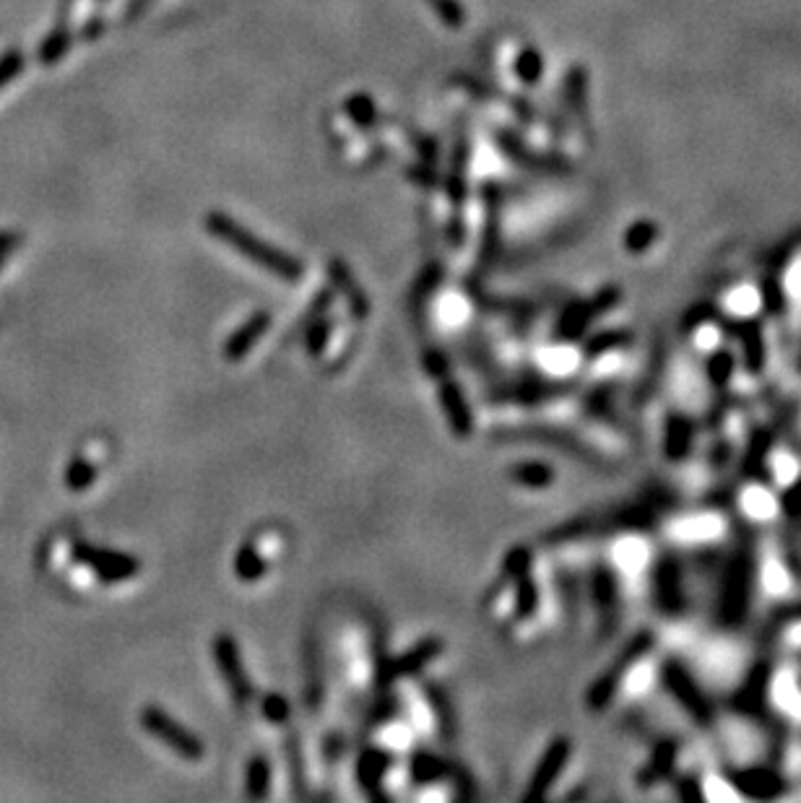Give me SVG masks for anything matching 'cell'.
<instances>
[{"mask_svg":"<svg viewBox=\"0 0 801 803\" xmlns=\"http://www.w3.org/2000/svg\"><path fill=\"white\" fill-rule=\"evenodd\" d=\"M268 564L261 557V551L255 549L253 544H242L235 557V575L240 577L242 583H258L266 575Z\"/></svg>","mask_w":801,"mask_h":803,"instance_id":"e0dca14e","label":"cell"},{"mask_svg":"<svg viewBox=\"0 0 801 803\" xmlns=\"http://www.w3.org/2000/svg\"><path fill=\"white\" fill-rule=\"evenodd\" d=\"M669 533L679 544H705L723 533V520L718 515H690L669 525Z\"/></svg>","mask_w":801,"mask_h":803,"instance_id":"ba28073f","label":"cell"},{"mask_svg":"<svg viewBox=\"0 0 801 803\" xmlns=\"http://www.w3.org/2000/svg\"><path fill=\"white\" fill-rule=\"evenodd\" d=\"M708 796L710 798H734V791L729 785H723V780H708Z\"/></svg>","mask_w":801,"mask_h":803,"instance_id":"d6a6232c","label":"cell"},{"mask_svg":"<svg viewBox=\"0 0 801 803\" xmlns=\"http://www.w3.org/2000/svg\"><path fill=\"white\" fill-rule=\"evenodd\" d=\"M437 396H440V403H443L445 408V416H448V424L450 429H453V434L456 437H461V440H466L471 434V429H474V419H471V411H469V403H466V398H463L461 388H458L453 380H440V390H437Z\"/></svg>","mask_w":801,"mask_h":803,"instance_id":"52a82bcc","label":"cell"},{"mask_svg":"<svg viewBox=\"0 0 801 803\" xmlns=\"http://www.w3.org/2000/svg\"><path fill=\"white\" fill-rule=\"evenodd\" d=\"M773 702L788 718H801V687L796 676L781 674L773 681Z\"/></svg>","mask_w":801,"mask_h":803,"instance_id":"4fadbf2b","label":"cell"},{"mask_svg":"<svg viewBox=\"0 0 801 803\" xmlns=\"http://www.w3.org/2000/svg\"><path fill=\"white\" fill-rule=\"evenodd\" d=\"M565 746L562 744H554L552 749H549V754L544 757V762H541L539 772L534 775V783H531V788H528L526 798L528 801H534V798H541L544 793H547L549 783L554 780V775H557V770L562 767V762H565Z\"/></svg>","mask_w":801,"mask_h":803,"instance_id":"2e32d148","label":"cell"},{"mask_svg":"<svg viewBox=\"0 0 801 803\" xmlns=\"http://www.w3.org/2000/svg\"><path fill=\"white\" fill-rule=\"evenodd\" d=\"M424 370L427 375L435 377V380H445L448 377V359L440 354V351H424Z\"/></svg>","mask_w":801,"mask_h":803,"instance_id":"83f0119b","label":"cell"},{"mask_svg":"<svg viewBox=\"0 0 801 803\" xmlns=\"http://www.w3.org/2000/svg\"><path fill=\"white\" fill-rule=\"evenodd\" d=\"M214 658L216 666L222 671L227 687L232 689V694L237 697L240 705L250 702L253 697V684L248 681V674H245V666H242L240 658V648L232 635H219L214 640Z\"/></svg>","mask_w":801,"mask_h":803,"instance_id":"277c9868","label":"cell"},{"mask_svg":"<svg viewBox=\"0 0 801 803\" xmlns=\"http://www.w3.org/2000/svg\"><path fill=\"white\" fill-rule=\"evenodd\" d=\"M518 580L521 583H518V596H515V611L521 616H528L536 609V588L526 575H521Z\"/></svg>","mask_w":801,"mask_h":803,"instance_id":"4316f807","label":"cell"},{"mask_svg":"<svg viewBox=\"0 0 801 803\" xmlns=\"http://www.w3.org/2000/svg\"><path fill=\"white\" fill-rule=\"evenodd\" d=\"M788 640H791V645L801 648V622H796L794 627H791V635H788Z\"/></svg>","mask_w":801,"mask_h":803,"instance_id":"836d02e7","label":"cell"},{"mask_svg":"<svg viewBox=\"0 0 801 803\" xmlns=\"http://www.w3.org/2000/svg\"><path fill=\"white\" fill-rule=\"evenodd\" d=\"M206 229L211 234H216L219 240L227 242L229 247H235L237 253H242L248 260H253L255 266H261L263 271L274 273L279 279L284 281H297L305 273L302 263L297 258H292L289 253L279 250V247H271L268 242H263L261 237H255L253 232L242 227L240 221H235L232 216L227 214H209L206 216Z\"/></svg>","mask_w":801,"mask_h":803,"instance_id":"6da1fadb","label":"cell"},{"mask_svg":"<svg viewBox=\"0 0 801 803\" xmlns=\"http://www.w3.org/2000/svg\"><path fill=\"white\" fill-rule=\"evenodd\" d=\"M736 668H739V653H736L731 645H713L705 655V671L713 676H734Z\"/></svg>","mask_w":801,"mask_h":803,"instance_id":"ffe728a7","label":"cell"},{"mask_svg":"<svg viewBox=\"0 0 801 803\" xmlns=\"http://www.w3.org/2000/svg\"><path fill=\"white\" fill-rule=\"evenodd\" d=\"M515 71H518V78H521V81H526V84H536L541 78V73H544V60H541V55L534 50V47H526V50L521 52L518 63H515Z\"/></svg>","mask_w":801,"mask_h":803,"instance_id":"603a6c76","label":"cell"},{"mask_svg":"<svg viewBox=\"0 0 801 803\" xmlns=\"http://www.w3.org/2000/svg\"><path fill=\"white\" fill-rule=\"evenodd\" d=\"M66 481L73 492H81V489H86V486H92L94 481H97V466H94L92 460H86V458L73 460L71 468H68Z\"/></svg>","mask_w":801,"mask_h":803,"instance_id":"7402d4cb","label":"cell"},{"mask_svg":"<svg viewBox=\"0 0 801 803\" xmlns=\"http://www.w3.org/2000/svg\"><path fill=\"white\" fill-rule=\"evenodd\" d=\"M19 68H21L19 52H11V55H6V58L0 60V86L8 84V81L19 73Z\"/></svg>","mask_w":801,"mask_h":803,"instance_id":"1f68e13d","label":"cell"},{"mask_svg":"<svg viewBox=\"0 0 801 803\" xmlns=\"http://www.w3.org/2000/svg\"><path fill=\"white\" fill-rule=\"evenodd\" d=\"M617 559L627 575H640V572L651 564V546L645 544L643 538L627 536L625 541L619 544Z\"/></svg>","mask_w":801,"mask_h":803,"instance_id":"9a60e30c","label":"cell"},{"mask_svg":"<svg viewBox=\"0 0 801 803\" xmlns=\"http://www.w3.org/2000/svg\"><path fill=\"white\" fill-rule=\"evenodd\" d=\"M328 276H331V281L336 284V289H339L341 294H344L346 305H349V310H352L354 318H367L370 315V299H367V294L362 292V286L354 281L352 271L346 268L344 260L333 258L331 263H328Z\"/></svg>","mask_w":801,"mask_h":803,"instance_id":"30bf717a","label":"cell"},{"mask_svg":"<svg viewBox=\"0 0 801 803\" xmlns=\"http://www.w3.org/2000/svg\"><path fill=\"white\" fill-rule=\"evenodd\" d=\"M141 726L149 731L151 736H157L164 746H170L172 752H177L185 759H201L203 757V741L198 739L196 733L188 731L183 723H177L170 713H164L162 707L149 705L141 710Z\"/></svg>","mask_w":801,"mask_h":803,"instance_id":"7a4b0ae2","label":"cell"},{"mask_svg":"<svg viewBox=\"0 0 801 803\" xmlns=\"http://www.w3.org/2000/svg\"><path fill=\"white\" fill-rule=\"evenodd\" d=\"M268 788H271V765L266 762V757H253L248 762V772H245V791H248L250 798H266Z\"/></svg>","mask_w":801,"mask_h":803,"instance_id":"d6986e66","label":"cell"},{"mask_svg":"<svg viewBox=\"0 0 801 803\" xmlns=\"http://www.w3.org/2000/svg\"><path fill=\"white\" fill-rule=\"evenodd\" d=\"M391 765H393L391 754L380 752V749H365V752L359 754L357 780L359 785L370 793V798H380V801L388 798L383 791H380V783H383L385 772L391 770Z\"/></svg>","mask_w":801,"mask_h":803,"instance_id":"9c48e42d","label":"cell"},{"mask_svg":"<svg viewBox=\"0 0 801 803\" xmlns=\"http://www.w3.org/2000/svg\"><path fill=\"white\" fill-rule=\"evenodd\" d=\"M653 684V671L648 666H638L635 671L630 674V679H627V689L635 694H643L648 692Z\"/></svg>","mask_w":801,"mask_h":803,"instance_id":"f1b7e54d","label":"cell"},{"mask_svg":"<svg viewBox=\"0 0 801 803\" xmlns=\"http://www.w3.org/2000/svg\"><path fill=\"white\" fill-rule=\"evenodd\" d=\"M349 112H352L354 120H359V123H370V117L375 115V104L367 97H357L354 102H349Z\"/></svg>","mask_w":801,"mask_h":803,"instance_id":"4dcf8cb0","label":"cell"},{"mask_svg":"<svg viewBox=\"0 0 801 803\" xmlns=\"http://www.w3.org/2000/svg\"><path fill=\"white\" fill-rule=\"evenodd\" d=\"M73 554L81 564H89L102 583H123V580H131L141 572V562L131 554H120V551L99 549V546L92 544H76Z\"/></svg>","mask_w":801,"mask_h":803,"instance_id":"3957f363","label":"cell"},{"mask_svg":"<svg viewBox=\"0 0 801 803\" xmlns=\"http://www.w3.org/2000/svg\"><path fill=\"white\" fill-rule=\"evenodd\" d=\"M409 775H411V783L430 785V783H437V780L448 778L450 767H448V762L437 757V754L417 752L409 762Z\"/></svg>","mask_w":801,"mask_h":803,"instance_id":"7c38bea8","label":"cell"},{"mask_svg":"<svg viewBox=\"0 0 801 803\" xmlns=\"http://www.w3.org/2000/svg\"><path fill=\"white\" fill-rule=\"evenodd\" d=\"M328 336H331V320H328L326 315H315L313 323L307 325V338H305L307 354H310V357L323 354V349H326L328 344Z\"/></svg>","mask_w":801,"mask_h":803,"instance_id":"44dd1931","label":"cell"},{"mask_svg":"<svg viewBox=\"0 0 801 803\" xmlns=\"http://www.w3.org/2000/svg\"><path fill=\"white\" fill-rule=\"evenodd\" d=\"M445 650V642L440 637H424L422 642H417L414 648L406 650L404 655H398L396 661L385 663L380 668V681L383 684H391L396 679H406V676H414L419 671L430 666L435 658H440Z\"/></svg>","mask_w":801,"mask_h":803,"instance_id":"5b68a950","label":"cell"},{"mask_svg":"<svg viewBox=\"0 0 801 803\" xmlns=\"http://www.w3.org/2000/svg\"><path fill=\"white\" fill-rule=\"evenodd\" d=\"M510 476H513L515 481H521V484H528V486H544L549 484V479H552V473H549L547 466H539V463H526V466H515L513 471H510Z\"/></svg>","mask_w":801,"mask_h":803,"instance_id":"484cf974","label":"cell"},{"mask_svg":"<svg viewBox=\"0 0 801 803\" xmlns=\"http://www.w3.org/2000/svg\"><path fill=\"white\" fill-rule=\"evenodd\" d=\"M268 325H271V315H268L266 310L250 315V318L245 320V323H242L240 328H237V331L227 338V341H224V349H222L224 359H227V362H240V359L245 357V354H250L253 346L261 341L263 333L268 331Z\"/></svg>","mask_w":801,"mask_h":803,"instance_id":"8992f818","label":"cell"},{"mask_svg":"<svg viewBox=\"0 0 801 803\" xmlns=\"http://www.w3.org/2000/svg\"><path fill=\"white\" fill-rule=\"evenodd\" d=\"M565 94L573 115L578 117L580 123L588 125V73L580 65L570 68V73H567Z\"/></svg>","mask_w":801,"mask_h":803,"instance_id":"5bb4252c","label":"cell"},{"mask_svg":"<svg viewBox=\"0 0 801 803\" xmlns=\"http://www.w3.org/2000/svg\"><path fill=\"white\" fill-rule=\"evenodd\" d=\"M742 510L747 512L752 520H770L775 518L778 505H775V497L768 492V489H762V486H747L742 492Z\"/></svg>","mask_w":801,"mask_h":803,"instance_id":"ac0fdd59","label":"cell"},{"mask_svg":"<svg viewBox=\"0 0 801 803\" xmlns=\"http://www.w3.org/2000/svg\"><path fill=\"white\" fill-rule=\"evenodd\" d=\"M762 583H765V588H768L773 596H783V593H788V588H791V577H788L786 567H781L778 562H770L765 564V570H762Z\"/></svg>","mask_w":801,"mask_h":803,"instance_id":"d4e9b609","label":"cell"},{"mask_svg":"<svg viewBox=\"0 0 801 803\" xmlns=\"http://www.w3.org/2000/svg\"><path fill=\"white\" fill-rule=\"evenodd\" d=\"M261 710L263 715H266V720H271V723H287L289 715H292V707H289L287 697L284 694H276V692H268L266 697H263L261 702Z\"/></svg>","mask_w":801,"mask_h":803,"instance_id":"cb8c5ba5","label":"cell"},{"mask_svg":"<svg viewBox=\"0 0 801 803\" xmlns=\"http://www.w3.org/2000/svg\"><path fill=\"white\" fill-rule=\"evenodd\" d=\"M437 11L443 13V19L448 21V24L458 26L463 21V8L458 6L456 0H435Z\"/></svg>","mask_w":801,"mask_h":803,"instance_id":"f546056e","label":"cell"},{"mask_svg":"<svg viewBox=\"0 0 801 803\" xmlns=\"http://www.w3.org/2000/svg\"><path fill=\"white\" fill-rule=\"evenodd\" d=\"M500 146L513 156L515 162L528 169H536V172H565L567 169L562 156L539 154V151L528 149L526 143H521L515 136H510V133H500Z\"/></svg>","mask_w":801,"mask_h":803,"instance_id":"8fae6325","label":"cell"}]
</instances>
